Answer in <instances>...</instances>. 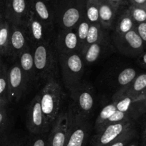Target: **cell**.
I'll return each mask as SVG.
<instances>
[{"instance_id": "obj_1", "label": "cell", "mask_w": 146, "mask_h": 146, "mask_svg": "<svg viewBox=\"0 0 146 146\" xmlns=\"http://www.w3.org/2000/svg\"><path fill=\"white\" fill-rule=\"evenodd\" d=\"M37 83L57 79L58 75V53L54 41L32 46Z\"/></svg>"}, {"instance_id": "obj_2", "label": "cell", "mask_w": 146, "mask_h": 146, "mask_svg": "<svg viewBox=\"0 0 146 146\" xmlns=\"http://www.w3.org/2000/svg\"><path fill=\"white\" fill-rule=\"evenodd\" d=\"M64 96L62 88L57 79L47 81L40 92L42 110L50 128L61 112Z\"/></svg>"}, {"instance_id": "obj_3", "label": "cell", "mask_w": 146, "mask_h": 146, "mask_svg": "<svg viewBox=\"0 0 146 146\" xmlns=\"http://www.w3.org/2000/svg\"><path fill=\"white\" fill-rule=\"evenodd\" d=\"M71 102L70 106L80 115L90 118L95 104V92L90 82L82 80L70 89Z\"/></svg>"}, {"instance_id": "obj_4", "label": "cell", "mask_w": 146, "mask_h": 146, "mask_svg": "<svg viewBox=\"0 0 146 146\" xmlns=\"http://www.w3.org/2000/svg\"><path fill=\"white\" fill-rule=\"evenodd\" d=\"M63 82L70 90L82 80L85 72V63L80 54H58Z\"/></svg>"}, {"instance_id": "obj_5", "label": "cell", "mask_w": 146, "mask_h": 146, "mask_svg": "<svg viewBox=\"0 0 146 146\" xmlns=\"http://www.w3.org/2000/svg\"><path fill=\"white\" fill-rule=\"evenodd\" d=\"M31 45L54 41V29L50 27L35 16L30 8L23 25Z\"/></svg>"}, {"instance_id": "obj_6", "label": "cell", "mask_w": 146, "mask_h": 146, "mask_svg": "<svg viewBox=\"0 0 146 146\" xmlns=\"http://www.w3.org/2000/svg\"><path fill=\"white\" fill-rule=\"evenodd\" d=\"M71 111V123L65 146H85L92 129L90 118H86L75 113L69 105Z\"/></svg>"}, {"instance_id": "obj_7", "label": "cell", "mask_w": 146, "mask_h": 146, "mask_svg": "<svg viewBox=\"0 0 146 146\" xmlns=\"http://www.w3.org/2000/svg\"><path fill=\"white\" fill-rule=\"evenodd\" d=\"M134 120H126L109 125L96 133L91 140V146H108L130 129L134 128Z\"/></svg>"}, {"instance_id": "obj_8", "label": "cell", "mask_w": 146, "mask_h": 146, "mask_svg": "<svg viewBox=\"0 0 146 146\" xmlns=\"http://www.w3.org/2000/svg\"><path fill=\"white\" fill-rule=\"evenodd\" d=\"M113 41L117 50L127 57H139L144 52L145 44L135 29L123 35L114 34Z\"/></svg>"}, {"instance_id": "obj_9", "label": "cell", "mask_w": 146, "mask_h": 146, "mask_svg": "<svg viewBox=\"0 0 146 146\" xmlns=\"http://www.w3.org/2000/svg\"><path fill=\"white\" fill-rule=\"evenodd\" d=\"M71 123L70 108L62 110L49 132L47 146H65Z\"/></svg>"}, {"instance_id": "obj_10", "label": "cell", "mask_w": 146, "mask_h": 146, "mask_svg": "<svg viewBox=\"0 0 146 146\" xmlns=\"http://www.w3.org/2000/svg\"><path fill=\"white\" fill-rule=\"evenodd\" d=\"M26 125L29 133L32 135L49 133L51 130L42 110L40 94H37L29 104Z\"/></svg>"}, {"instance_id": "obj_11", "label": "cell", "mask_w": 146, "mask_h": 146, "mask_svg": "<svg viewBox=\"0 0 146 146\" xmlns=\"http://www.w3.org/2000/svg\"><path fill=\"white\" fill-rule=\"evenodd\" d=\"M7 78L9 102H19L23 98L29 85L18 62L8 69Z\"/></svg>"}, {"instance_id": "obj_12", "label": "cell", "mask_w": 146, "mask_h": 146, "mask_svg": "<svg viewBox=\"0 0 146 146\" xmlns=\"http://www.w3.org/2000/svg\"><path fill=\"white\" fill-rule=\"evenodd\" d=\"M29 8V0H5L4 16L12 25L23 26Z\"/></svg>"}, {"instance_id": "obj_13", "label": "cell", "mask_w": 146, "mask_h": 146, "mask_svg": "<svg viewBox=\"0 0 146 146\" xmlns=\"http://www.w3.org/2000/svg\"><path fill=\"white\" fill-rule=\"evenodd\" d=\"M32 47L27 32L23 26L10 24L9 56L12 60H17L19 54L26 49Z\"/></svg>"}, {"instance_id": "obj_14", "label": "cell", "mask_w": 146, "mask_h": 146, "mask_svg": "<svg viewBox=\"0 0 146 146\" xmlns=\"http://www.w3.org/2000/svg\"><path fill=\"white\" fill-rule=\"evenodd\" d=\"M58 54L80 53L79 41L75 29H60L54 39Z\"/></svg>"}, {"instance_id": "obj_15", "label": "cell", "mask_w": 146, "mask_h": 146, "mask_svg": "<svg viewBox=\"0 0 146 146\" xmlns=\"http://www.w3.org/2000/svg\"><path fill=\"white\" fill-rule=\"evenodd\" d=\"M85 7L80 5H72L64 8L57 19L60 29H75L85 16Z\"/></svg>"}, {"instance_id": "obj_16", "label": "cell", "mask_w": 146, "mask_h": 146, "mask_svg": "<svg viewBox=\"0 0 146 146\" xmlns=\"http://www.w3.org/2000/svg\"><path fill=\"white\" fill-rule=\"evenodd\" d=\"M18 62L23 71L28 85H32L37 82L36 72H35L34 56L32 47L26 49L22 52L18 57Z\"/></svg>"}, {"instance_id": "obj_17", "label": "cell", "mask_w": 146, "mask_h": 146, "mask_svg": "<svg viewBox=\"0 0 146 146\" xmlns=\"http://www.w3.org/2000/svg\"><path fill=\"white\" fill-rule=\"evenodd\" d=\"M29 6L35 16L50 27L54 28L55 16L44 0H29Z\"/></svg>"}, {"instance_id": "obj_18", "label": "cell", "mask_w": 146, "mask_h": 146, "mask_svg": "<svg viewBox=\"0 0 146 146\" xmlns=\"http://www.w3.org/2000/svg\"><path fill=\"white\" fill-rule=\"evenodd\" d=\"M117 12L118 10L108 0H100L99 20L100 24L103 29H113L115 24Z\"/></svg>"}, {"instance_id": "obj_19", "label": "cell", "mask_w": 146, "mask_h": 146, "mask_svg": "<svg viewBox=\"0 0 146 146\" xmlns=\"http://www.w3.org/2000/svg\"><path fill=\"white\" fill-rule=\"evenodd\" d=\"M109 44V42L107 39L103 41L90 44L83 49L80 52V55L85 65H90L96 62L103 52L108 49Z\"/></svg>"}, {"instance_id": "obj_20", "label": "cell", "mask_w": 146, "mask_h": 146, "mask_svg": "<svg viewBox=\"0 0 146 146\" xmlns=\"http://www.w3.org/2000/svg\"><path fill=\"white\" fill-rule=\"evenodd\" d=\"M115 27V34L118 35H125L135 28V23L132 18L128 8L123 9L120 15L116 18Z\"/></svg>"}, {"instance_id": "obj_21", "label": "cell", "mask_w": 146, "mask_h": 146, "mask_svg": "<svg viewBox=\"0 0 146 146\" xmlns=\"http://www.w3.org/2000/svg\"><path fill=\"white\" fill-rule=\"evenodd\" d=\"M121 92L137 97L146 91V73H143L136 76L134 80L129 85L119 89Z\"/></svg>"}, {"instance_id": "obj_22", "label": "cell", "mask_w": 146, "mask_h": 146, "mask_svg": "<svg viewBox=\"0 0 146 146\" xmlns=\"http://www.w3.org/2000/svg\"><path fill=\"white\" fill-rule=\"evenodd\" d=\"M9 39H10V23L4 19L0 23V55L9 56Z\"/></svg>"}, {"instance_id": "obj_23", "label": "cell", "mask_w": 146, "mask_h": 146, "mask_svg": "<svg viewBox=\"0 0 146 146\" xmlns=\"http://www.w3.org/2000/svg\"><path fill=\"white\" fill-rule=\"evenodd\" d=\"M105 30V29L102 27L100 23L91 24L83 49H85V47L90 45V44H94V43L99 42L107 40L108 38H107Z\"/></svg>"}, {"instance_id": "obj_24", "label": "cell", "mask_w": 146, "mask_h": 146, "mask_svg": "<svg viewBox=\"0 0 146 146\" xmlns=\"http://www.w3.org/2000/svg\"><path fill=\"white\" fill-rule=\"evenodd\" d=\"M100 0H85V15L90 24L100 23Z\"/></svg>"}, {"instance_id": "obj_25", "label": "cell", "mask_w": 146, "mask_h": 146, "mask_svg": "<svg viewBox=\"0 0 146 146\" xmlns=\"http://www.w3.org/2000/svg\"><path fill=\"white\" fill-rule=\"evenodd\" d=\"M116 110H117V108H116L115 104L113 102L105 105L102 108V110L100 113L99 115L98 116L96 120H95V130L96 133L100 130L102 125L114 114Z\"/></svg>"}, {"instance_id": "obj_26", "label": "cell", "mask_w": 146, "mask_h": 146, "mask_svg": "<svg viewBox=\"0 0 146 146\" xmlns=\"http://www.w3.org/2000/svg\"><path fill=\"white\" fill-rule=\"evenodd\" d=\"M91 24L90 23L89 21L85 17V15L82 18L79 23L75 27V30L76 32L77 36H78V41H79L80 46V54L82 52L83 49L84 44H85V40H86L87 36H88V32H89L90 27Z\"/></svg>"}, {"instance_id": "obj_27", "label": "cell", "mask_w": 146, "mask_h": 146, "mask_svg": "<svg viewBox=\"0 0 146 146\" xmlns=\"http://www.w3.org/2000/svg\"><path fill=\"white\" fill-rule=\"evenodd\" d=\"M137 75V71L134 68L127 67V68L124 69L119 73L118 76H117V85L120 87V88L129 85L134 80Z\"/></svg>"}, {"instance_id": "obj_28", "label": "cell", "mask_w": 146, "mask_h": 146, "mask_svg": "<svg viewBox=\"0 0 146 146\" xmlns=\"http://www.w3.org/2000/svg\"><path fill=\"white\" fill-rule=\"evenodd\" d=\"M128 9L135 23L139 24L146 22V8L130 5Z\"/></svg>"}, {"instance_id": "obj_29", "label": "cell", "mask_w": 146, "mask_h": 146, "mask_svg": "<svg viewBox=\"0 0 146 146\" xmlns=\"http://www.w3.org/2000/svg\"><path fill=\"white\" fill-rule=\"evenodd\" d=\"M7 72L8 68L4 64L0 68V96L7 98H8Z\"/></svg>"}, {"instance_id": "obj_30", "label": "cell", "mask_w": 146, "mask_h": 146, "mask_svg": "<svg viewBox=\"0 0 146 146\" xmlns=\"http://www.w3.org/2000/svg\"><path fill=\"white\" fill-rule=\"evenodd\" d=\"M136 137H137V131L134 127L126 132L120 138L108 146H127Z\"/></svg>"}, {"instance_id": "obj_31", "label": "cell", "mask_w": 146, "mask_h": 146, "mask_svg": "<svg viewBox=\"0 0 146 146\" xmlns=\"http://www.w3.org/2000/svg\"><path fill=\"white\" fill-rule=\"evenodd\" d=\"M133 120V119H132L131 116H130V115L129 114V113H125V112L119 111V110H117L115 112L114 114H113L111 117H110V118L108 119V120H107L103 125H102L100 130H101L102 128L106 127L107 125L113 124V123H119V122H121V121H124V120ZM97 133H98V132H97Z\"/></svg>"}, {"instance_id": "obj_32", "label": "cell", "mask_w": 146, "mask_h": 146, "mask_svg": "<svg viewBox=\"0 0 146 146\" xmlns=\"http://www.w3.org/2000/svg\"><path fill=\"white\" fill-rule=\"evenodd\" d=\"M146 113V94L143 99L135 102L132 111V118L133 120H137L140 116Z\"/></svg>"}, {"instance_id": "obj_33", "label": "cell", "mask_w": 146, "mask_h": 146, "mask_svg": "<svg viewBox=\"0 0 146 146\" xmlns=\"http://www.w3.org/2000/svg\"><path fill=\"white\" fill-rule=\"evenodd\" d=\"M49 133L34 135L25 146H47Z\"/></svg>"}, {"instance_id": "obj_34", "label": "cell", "mask_w": 146, "mask_h": 146, "mask_svg": "<svg viewBox=\"0 0 146 146\" xmlns=\"http://www.w3.org/2000/svg\"><path fill=\"white\" fill-rule=\"evenodd\" d=\"M0 146H25V144L16 137H0Z\"/></svg>"}, {"instance_id": "obj_35", "label": "cell", "mask_w": 146, "mask_h": 146, "mask_svg": "<svg viewBox=\"0 0 146 146\" xmlns=\"http://www.w3.org/2000/svg\"><path fill=\"white\" fill-rule=\"evenodd\" d=\"M8 123V115L5 108H0V137L5 133Z\"/></svg>"}, {"instance_id": "obj_36", "label": "cell", "mask_w": 146, "mask_h": 146, "mask_svg": "<svg viewBox=\"0 0 146 146\" xmlns=\"http://www.w3.org/2000/svg\"><path fill=\"white\" fill-rule=\"evenodd\" d=\"M135 30L141 37L143 42L146 44V22H142V23L135 24Z\"/></svg>"}, {"instance_id": "obj_37", "label": "cell", "mask_w": 146, "mask_h": 146, "mask_svg": "<svg viewBox=\"0 0 146 146\" xmlns=\"http://www.w3.org/2000/svg\"><path fill=\"white\" fill-rule=\"evenodd\" d=\"M137 62L141 67L146 69V52H143L137 58Z\"/></svg>"}, {"instance_id": "obj_38", "label": "cell", "mask_w": 146, "mask_h": 146, "mask_svg": "<svg viewBox=\"0 0 146 146\" xmlns=\"http://www.w3.org/2000/svg\"><path fill=\"white\" fill-rule=\"evenodd\" d=\"M130 5L146 8V0H129Z\"/></svg>"}, {"instance_id": "obj_39", "label": "cell", "mask_w": 146, "mask_h": 146, "mask_svg": "<svg viewBox=\"0 0 146 146\" xmlns=\"http://www.w3.org/2000/svg\"><path fill=\"white\" fill-rule=\"evenodd\" d=\"M108 1L117 10H119L120 7L124 5L125 2V0H108Z\"/></svg>"}, {"instance_id": "obj_40", "label": "cell", "mask_w": 146, "mask_h": 146, "mask_svg": "<svg viewBox=\"0 0 146 146\" xmlns=\"http://www.w3.org/2000/svg\"><path fill=\"white\" fill-rule=\"evenodd\" d=\"M9 103L8 98L0 96V108H6L7 105Z\"/></svg>"}, {"instance_id": "obj_41", "label": "cell", "mask_w": 146, "mask_h": 146, "mask_svg": "<svg viewBox=\"0 0 146 146\" xmlns=\"http://www.w3.org/2000/svg\"><path fill=\"white\" fill-rule=\"evenodd\" d=\"M136 137H135L134 139H133V140H132L131 142H130V143H129L128 145H127V146H138V141H137V140H136Z\"/></svg>"}, {"instance_id": "obj_42", "label": "cell", "mask_w": 146, "mask_h": 146, "mask_svg": "<svg viewBox=\"0 0 146 146\" xmlns=\"http://www.w3.org/2000/svg\"><path fill=\"white\" fill-rule=\"evenodd\" d=\"M142 137H143V143L146 141V126L144 128L143 131V135H142Z\"/></svg>"}, {"instance_id": "obj_43", "label": "cell", "mask_w": 146, "mask_h": 146, "mask_svg": "<svg viewBox=\"0 0 146 146\" xmlns=\"http://www.w3.org/2000/svg\"><path fill=\"white\" fill-rule=\"evenodd\" d=\"M5 19V16H4L3 11L0 9V23H1V22H2Z\"/></svg>"}, {"instance_id": "obj_44", "label": "cell", "mask_w": 146, "mask_h": 146, "mask_svg": "<svg viewBox=\"0 0 146 146\" xmlns=\"http://www.w3.org/2000/svg\"><path fill=\"white\" fill-rule=\"evenodd\" d=\"M4 64L3 61H2V56L0 55V68L2 67V66Z\"/></svg>"}, {"instance_id": "obj_45", "label": "cell", "mask_w": 146, "mask_h": 146, "mask_svg": "<svg viewBox=\"0 0 146 146\" xmlns=\"http://www.w3.org/2000/svg\"><path fill=\"white\" fill-rule=\"evenodd\" d=\"M44 1H46V2H49V1H50V0H44Z\"/></svg>"}, {"instance_id": "obj_46", "label": "cell", "mask_w": 146, "mask_h": 146, "mask_svg": "<svg viewBox=\"0 0 146 146\" xmlns=\"http://www.w3.org/2000/svg\"><path fill=\"white\" fill-rule=\"evenodd\" d=\"M145 143V145H146V141H145V143Z\"/></svg>"}, {"instance_id": "obj_47", "label": "cell", "mask_w": 146, "mask_h": 146, "mask_svg": "<svg viewBox=\"0 0 146 146\" xmlns=\"http://www.w3.org/2000/svg\"><path fill=\"white\" fill-rule=\"evenodd\" d=\"M2 1H4V0H0V2H2Z\"/></svg>"}, {"instance_id": "obj_48", "label": "cell", "mask_w": 146, "mask_h": 146, "mask_svg": "<svg viewBox=\"0 0 146 146\" xmlns=\"http://www.w3.org/2000/svg\"><path fill=\"white\" fill-rule=\"evenodd\" d=\"M145 119H146V117H145Z\"/></svg>"}]
</instances>
